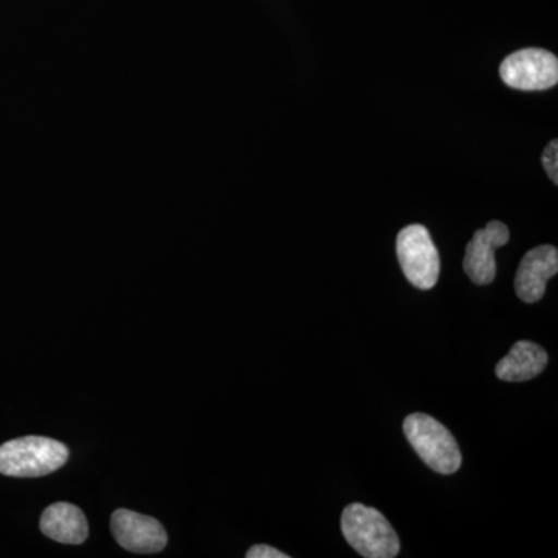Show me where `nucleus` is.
<instances>
[{
	"instance_id": "1",
	"label": "nucleus",
	"mask_w": 558,
	"mask_h": 558,
	"mask_svg": "<svg viewBox=\"0 0 558 558\" xmlns=\"http://www.w3.org/2000/svg\"><path fill=\"white\" fill-rule=\"evenodd\" d=\"M69 450L60 440L27 436L0 446V473L14 478H38L68 462Z\"/></svg>"
},
{
	"instance_id": "9",
	"label": "nucleus",
	"mask_w": 558,
	"mask_h": 558,
	"mask_svg": "<svg viewBox=\"0 0 558 558\" xmlns=\"http://www.w3.org/2000/svg\"><path fill=\"white\" fill-rule=\"evenodd\" d=\"M40 531L46 537L65 545H81L89 535L83 510L70 502H54L40 517Z\"/></svg>"
},
{
	"instance_id": "11",
	"label": "nucleus",
	"mask_w": 558,
	"mask_h": 558,
	"mask_svg": "<svg viewBox=\"0 0 558 558\" xmlns=\"http://www.w3.org/2000/svg\"><path fill=\"white\" fill-rule=\"evenodd\" d=\"M543 167L548 172L549 179L554 183H558V142L553 140L545 148V153L542 156Z\"/></svg>"
},
{
	"instance_id": "7",
	"label": "nucleus",
	"mask_w": 558,
	"mask_h": 558,
	"mask_svg": "<svg viewBox=\"0 0 558 558\" xmlns=\"http://www.w3.org/2000/svg\"><path fill=\"white\" fill-rule=\"evenodd\" d=\"M510 231L498 220H492L486 229L476 230L465 248L464 271L475 284H490L497 275L495 250L508 244Z\"/></svg>"
},
{
	"instance_id": "2",
	"label": "nucleus",
	"mask_w": 558,
	"mask_h": 558,
	"mask_svg": "<svg viewBox=\"0 0 558 558\" xmlns=\"http://www.w3.org/2000/svg\"><path fill=\"white\" fill-rule=\"evenodd\" d=\"M341 532L362 557L392 558L399 554V535L379 510L369 506L349 505L341 515Z\"/></svg>"
},
{
	"instance_id": "6",
	"label": "nucleus",
	"mask_w": 558,
	"mask_h": 558,
	"mask_svg": "<svg viewBox=\"0 0 558 558\" xmlns=\"http://www.w3.org/2000/svg\"><path fill=\"white\" fill-rule=\"evenodd\" d=\"M113 537L121 548L138 554L160 553L168 543V535L160 521L140 515L128 509H119L110 520Z\"/></svg>"
},
{
	"instance_id": "5",
	"label": "nucleus",
	"mask_w": 558,
	"mask_h": 558,
	"mask_svg": "<svg viewBox=\"0 0 558 558\" xmlns=\"http://www.w3.org/2000/svg\"><path fill=\"white\" fill-rule=\"evenodd\" d=\"M499 75L512 89H550L558 83V58L543 49L519 50L501 62Z\"/></svg>"
},
{
	"instance_id": "3",
	"label": "nucleus",
	"mask_w": 558,
	"mask_h": 558,
	"mask_svg": "<svg viewBox=\"0 0 558 558\" xmlns=\"http://www.w3.org/2000/svg\"><path fill=\"white\" fill-rule=\"evenodd\" d=\"M403 432L422 461L440 475L458 472L462 454L457 439L428 414L414 413L403 422Z\"/></svg>"
},
{
	"instance_id": "4",
	"label": "nucleus",
	"mask_w": 558,
	"mask_h": 558,
	"mask_svg": "<svg viewBox=\"0 0 558 558\" xmlns=\"http://www.w3.org/2000/svg\"><path fill=\"white\" fill-rule=\"evenodd\" d=\"M396 252L403 274L414 288H435L440 271L439 252L424 226L414 223L400 230Z\"/></svg>"
},
{
	"instance_id": "10",
	"label": "nucleus",
	"mask_w": 558,
	"mask_h": 558,
	"mask_svg": "<svg viewBox=\"0 0 558 558\" xmlns=\"http://www.w3.org/2000/svg\"><path fill=\"white\" fill-rule=\"evenodd\" d=\"M548 366V352L532 341H517L501 362L498 363V379L505 381H527L535 379Z\"/></svg>"
},
{
	"instance_id": "12",
	"label": "nucleus",
	"mask_w": 558,
	"mask_h": 558,
	"mask_svg": "<svg viewBox=\"0 0 558 558\" xmlns=\"http://www.w3.org/2000/svg\"><path fill=\"white\" fill-rule=\"evenodd\" d=\"M247 558H289L288 554L281 550L271 548L269 545H256L248 549L245 554Z\"/></svg>"
},
{
	"instance_id": "8",
	"label": "nucleus",
	"mask_w": 558,
	"mask_h": 558,
	"mask_svg": "<svg viewBox=\"0 0 558 558\" xmlns=\"http://www.w3.org/2000/svg\"><path fill=\"white\" fill-rule=\"evenodd\" d=\"M558 271V250L553 245L532 248L521 259L515 277V292L524 303H537L546 292V284Z\"/></svg>"
}]
</instances>
